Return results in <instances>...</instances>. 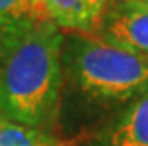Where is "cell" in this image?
I'll use <instances>...</instances> for the list:
<instances>
[{
  "label": "cell",
  "instance_id": "6",
  "mask_svg": "<svg viewBox=\"0 0 148 146\" xmlns=\"http://www.w3.org/2000/svg\"><path fill=\"white\" fill-rule=\"evenodd\" d=\"M41 21H49L42 0H0V33Z\"/></svg>",
  "mask_w": 148,
  "mask_h": 146
},
{
  "label": "cell",
  "instance_id": "3",
  "mask_svg": "<svg viewBox=\"0 0 148 146\" xmlns=\"http://www.w3.org/2000/svg\"><path fill=\"white\" fill-rule=\"evenodd\" d=\"M95 35L148 57V4L143 0H111Z\"/></svg>",
  "mask_w": 148,
  "mask_h": 146
},
{
  "label": "cell",
  "instance_id": "4",
  "mask_svg": "<svg viewBox=\"0 0 148 146\" xmlns=\"http://www.w3.org/2000/svg\"><path fill=\"white\" fill-rule=\"evenodd\" d=\"M101 146H148V92L127 102L99 134Z\"/></svg>",
  "mask_w": 148,
  "mask_h": 146
},
{
  "label": "cell",
  "instance_id": "7",
  "mask_svg": "<svg viewBox=\"0 0 148 146\" xmlns=\"http://www.w3.org/2000/svg\"><path fill=\"white\" fill-rule=\"evenodd\" d=\"M0 146H58L51 134L0 118Z\"/></svg>",
  "mask_w": 148,
  "mask_h": 146
},
{
  "label": "cell",
  "instance_id": "1",
  "mask_svg": "<svg viewBox=\"0 0 148 146\" xmlns=\"http://www.w3.org/2000/svg\"><path fill=\"white\" fill-rule=\"evenodd\" d=\"M64 39L53 21L0 33V118L51 132L60 111Z\"/></svg>",
  "mask_w": 148,
  "mask_h": 146
},
{
  "label": "cell",
  "instance_id": "8",
  "mask_svg": "<svg viewBox=\"0 0 148 146\" xmlns=\"http://www.w3.org/2000/svg\"><path fill=\"white\" fill-rule=\"evenodd\" d=\"M143 2H145V4H148V0H143Z\"/></svg>",
  "mask_w": 148,
  "mask_h": 146
},
{
  "label": "cell",
  "instance_id": "2",
  "mask_svg": "<svg viewBox=\"0 0 148 146\" xmlns=\"http://www.w3.org/2000/svg\"><path fill=\"white\" fill-rule=\"evenodd\" d=\"M64 67L92 102L125 106L148 92V57L104 41L95 33H69Z\"/></svg>",
  "mask_w": 148,
  "mask_h": 146
},
{
  "label": "cell",
  "instance_id": "5",
  "mask_svg": "<svg viewBox=\"0 0 148 146\" xmlns=\"http://www.w3.org/2000/svg\"><path fill=\"white\" fill-rule=\"evenodd\" d=\"M111 0H42L49 21L69 33H95Z\"/></svg>",
  "mask_w": 148,
  "mask_h": 146
}]
</instances>
